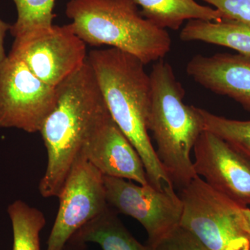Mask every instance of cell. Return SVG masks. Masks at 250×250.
<instances>
[{
  "mask_svg": "<svg viewBox=\"0 0 250 250\" xmlns=\"http://www.w3.org/2000/svg\"><path fill=\"white\" fill-rule=\"evenodd\" d=\"M108 207L117 213L136 219L154 247L180 225L183 204L174 187L156 189L127 179L104 176Z\"/></svg>",
  "mask_w": 250,
  "mask_h": 250,
  "instance_id": "obj_6",
  "label": "cell"
},
{
  "mask_svg": "<svg viewBox=\"0 0 250 250\" xmlns=\"http://www.w3.org/2000/svg\"><path fill=\"white\" fill-rule=\"evenodd\" d=\"M17 10V19L10 32L14 39L47 30L53 24L56 0H12Z\"/></svg>",
  "mask_w": 250,
  "mask_h": 250,
  "instance_id": "obj_17",
  "label": "cell"
},
{
  "mask_svg": "<svg viewBox=\"0 0 250 250\" xmlns=\"http://www.w3.org/2000/svg\"><path fill=\"white\" fill-rule=\"evenodd\" d=\"M142 16L161 29L178 30L184 21L191 20L221 22L226 21L218 10L195 0H134Z\"/></svg>",
  "mask_w": 250,
  "mask_h": 250,
  "instance_id": "obj_13",
  "label": "cell"
},
{
  "mask_svg": "<svg viewBox=\"0 0 250 250\" xmlns=\"http://www.w3.org/2000/svg\"><path fill=\"white\" fill-rule=\"evenodd\" d=\"M58 198V212L46 250H62L72 236L107 209L104 176L80 156L72 167Z\"/></svg>",
  "mask_w": 250,
  "mask_h": 250,
  "instance_id": "obj_9",
  "label": "cell"
},
{
  "mask_svg": "<svg viewBox=\"0 0 250 250\" xmlns=\"http://www.w3.org/2000/svg\"><path fill=\"white\" fill-rule=\"evenodd\" d=\"M187 72L202 86L233 99L250 111V57L229 53L196 55L188 62Z\"/></svg>",
  "mask_w": 250,
  "mask_h": 250,
  "instance_id": "obj_12",
  "label": "cell"
},
{
  "mask_svg": "<svg viewBox=\"0 0 250 250\" xmlns=\"http://www.w3.org/2000/svg\"><path fill=\"white\" fill-rule=\"evenodd\" d=\"M9 54L21 59L39 80L57 87L86 62L85 43L71 24L15 39Z\"/></svg>",
  "mask_w": 250,
  "mask_h": 250,
  "instance_id": "obj_8",
  "label": "cell"
},
{
  "mask_svg": "<svg viewBox=\"0 0 250 250\" xmlns=\"http://www.w3.org/2000/svg\"><path fill=\"white\" fill-rule=\"evenodd\" d=\"M87 59L113 121L143 161L149 184L156 189L173 186L149 136L152 87L146 64L113 47L91 51Z\"/></svg>",
  "mask_w": 250,
  "mask_h": 250,
  "instance_id": "obj_1",
  "label": "cell"
},
{
  "mask_svg": "<svg viewBox=\"0 0 250 250\" xmlns=\"http://www.w3.org/2000/svg\"><path fill=\"white\" fill-rule=\"evenodd\" d=\"M193 152L197 176L242 207L250 205V162L248 159L207 131L197 139Z\"/></svg>",
  "mask_w": 250,
  "mask_h": 250,
  "instance_id": "obj_10",
  "label": "cell"
},
{
  "mask_svg": "<svg viewBox=\"0 0 250 250\" xmlns=\"http://www.w3.org/2000/svg\"><path fill=\"white\" fill-rule=\"evenodd\" d=\"M57 87L44 83L11 54L0 65V128L40 131L57 103Z\"/></svg>",
  "mask_w": 250,
  "mask_h": 250,
  "instance_id": "obj_7",
  "label": "cell"
},
{
  "mask_svg": "<svg viewBox=\"0 0 250 250\" xmlns=\"http://www.w3.org/2000/svg\"><path fill=\"white\" fill-rule=\"evenodd\" d=\"M62 250H88V249L87 245L69 241Z\"/></svg>",
  "mask_w": 250,
  "mask_h": 250,
  "instance_id": "obj_23",
  "label": "cell"
},
{
  "mask_svg": "<svg viewBox=\"0 0 250 250\" xmlns=\"http://www.w3.org/2000/svg\"><path fill=\"white\" fill-rule=\"evenodd\" d=\"M7 213L12 225V250H41L40 234L46 225L44 213L20 200L9 205Z\"/></svg>",
  "mask_w": 250,
  "mask_h": 250,
  "instance_id": "obj_16",
  "label": "cell"
},
{
  "mask_svg": "<svg viewBox=\"0 0 250 250\" xmlns=\"http://www.w3.org/2000/svg\"><path fill=\"white\" fill-rule=\"evenodd\" d=\"M205 131L228 143L250 162V121H237L217 116L200 108Z\"/></svg>",
  "mask_w": 250,
  "mask_h": 250,
  "instance_id": "obj_18",
  "label": "cell"
},
{
  "mask_svg": "<svg viewBox=\"0 0 250 250\" xmlns=\"http://www.w3.org/2000/svg\"><path fill=\"white\" fill-rule=\"evenodd\" d=\"M152 248V247H151ZM152 250H211L208 249L193 235L178 227L160 243L152 248Z\"/></svg>",
  "mask_w": 250,
  "mask_h": 250,
  "instance_id": "obj_19",
  "label": "cell"
},
{
  "mask_svg": "<svg viewBox=\"0 0 250 250\" xmlns=\"http://www.w3.org/2000/svg\"><path fill=\"white\" fill-rule=\"evenodd\" d=\"M11 26L0 18V65L7 57V55L5 53L4 39L6 33L11 29Z\"/></svg>",
  "mask_w": 250,
  "mask_h": 250,
  "instance_id": "obj_21",
  "label": "cell"
},
{
  "mask_svg": "<svg viewBox=\"0 0 250 250\" xmlns=\"http://www.w3.org/2000/svg\"><path fill=\"white\" fill-rule=\"evenodd\" d=\"M65 14L85 44L111 46L146 65L170 51L167 31L143 17L134 0H70Z\"/></svg>",
  "mask_w": 250,
  "mask_h": 250,
  "instance_id": "obj_4",
  "label": "cell"
},
{
  "mask_svg": "<svg viewBox=\"0 0 250 250\" xmlns=\"http://www.w3.org/2000/svg\"><path fill=\"white\" fill-rule=\"evenodd\" d=\"M57 103L39 133L47 154L39 183L41 196L58 197L87 136L108 109L93 69L86 62L57 86Z\"/></svg>",
  "mask_w": 250,
  "mask_h": 250,
  "instance_id": "obj_2",
  "label": "cell"
},
{
  "mask_svg": "<svg viewBox=\"0 0 250 250\" xmlns=\"http://www.w3.org/2000/svg\"><path fill=\"white\" fill-rule=\"evenodd\" d=\"M148 130L156 143V155L174 187H186L197 177L191 152L205 131L200 108L184 102L185 90L172 67L163 59L153 65Z\"/></svg>",
  "mask_w": 250,
  "mask_h": 250,
  "instance_id": "obj_3",
  "label": "cell"
},
{
  "mask_svg": "<svg viewBox=\"0 0 250 250\" xmlns=\"http://www.w3.org/2000/svg\"><path fill=\"white\" fill-rule=\"evenodd\" d=\"M179 36L183 41H201L223 46L250 57V27L235 21L191 20L188 21Z\"/></svg>",
  "mask_w": 250,
  "mask_h": 250,
  "instance_id": "obj_15",
  "label": "cell"
},
{
  "mask_svg": "<svg viewBox=\"0 0 250 250\" xmlns=\"http://www.w3.org/2000/svg\"><path fill=\"white\" fill-rule=\"evenodd\" d=\"M80 156L103 176L127 179L141 185L149 184L139 154L108 109L87 136Z\"/></svg>",
  "mask_w": 250,
  "mask_h": 250,
  "instance_id": "obj_11",
  "label": "cell"
},
{
  "mask_svg": "<svg viewBox=\"0 0 250 250\" xmlns=\"http://www.w3.org/2000/svg\"><path fill=\"white\" fill-rule=\"evenodd\" d=\"M214 6L226 21H235L250 27V0H202Z\"/></svg>",
  "mask_w": 250,
  "mask_h": 250,
  "instance_id": "obj_20",
  "label": "cell"
},
{
  "mask_svg": "<svg viewBox=\"0 0 250 250\" xmlns=\"http://www.w3.org/2000/svg\"><path fill=\"white\" fill-rule=\"evenodd\" d=\"M242 213H243L245 224H246L247 233H248L250 244V208L248 207H243L242 208Z\"/></svg>",
  "mask_w": 250,
  "mask_h": 250,
  "instance_id": "obj_22",
  "label": "cell"
},
{
  "mask_svg": "<svg viewBox=\"0 0 250 250\" xmlns=\"http://www.w3.org/2000/svg\"><path fill=\"white\" fill-rule=\"evenodd\" d=\"M180 225L211 250H250L243 207L197 176L180 189Z\"/></svg>",
  "mask_w": 250,
  "mask_h": 250,
  "instance_id": "obj_5",
  "label": "cell"
},
{
  "mask_svg": "<svg viewBox=\"0 0 250 250\" xmlns=\"http://www.w3.org/2000/svg\"><path fill=\"white\" fill-rule=\"evenodd\" d=\"M70 241L85 245L96 243L103 250H152L132 236L109 207L80 228Z\"/></svg>",
  "mask_w": 250,
  "mask_h": 250,
  "instance_id": "obj_14",
  "label": "cell"
}]
</instances>
